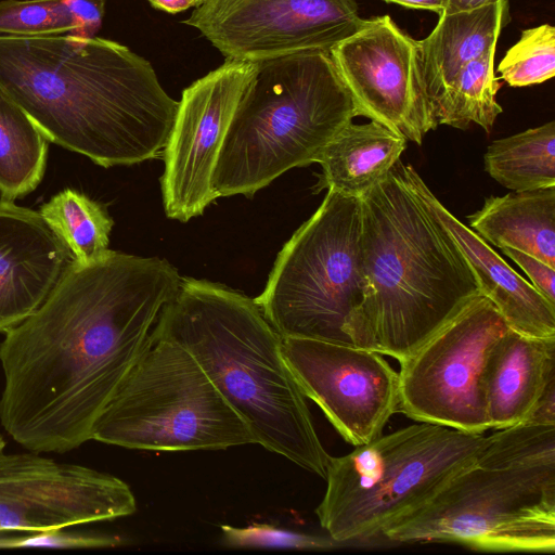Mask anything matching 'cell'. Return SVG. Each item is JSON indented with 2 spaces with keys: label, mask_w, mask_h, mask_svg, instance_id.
Instances as JSON below:
<instances>
[{
  "label": "cell",
  "mask_w": 555,
  "mask_h": 555,
  "mask_svg": "<svg viewBox=\"0 0 555 555\" xmlns=\"http://www.w3.org/2000/svg\"><path fill=\"white\" fill-rule=\"evenodd\" d=\"M364 22L356 0H204L182 23L227 59L259 62L330 51Z\"/></svg>",
  "instance_id": "11"
},
{
  "label": "cell",
  "mask_w": 555,
  "mask_h": 555,
  "mask_svg": "<svg viewBox=\"0 0 555 555\" xmlns=\"http://www.w3.org/2000/svg\"><path fill=\"white\" fill-rule=\"evenodd\" d=\"M49 140L0 87V195L14 201L33 192L47 165Z\"/></svg>",
  "instance_id": "22"
},
{
  "label": "cell",
  "mask_w": 555,
  "mask_h": 555,
  "mask_svg": "<svg viewBox=\"0 0 555 555\" xmlns=\"http://www.w3.org/2000/svg\"><path fill=\"white\" fill-rule=\"evenodd\" d=\"M364 289L361 199L327 190L279 253L254 300L282 338L352 344L344 325Z\"/></svg>",
  "instance_id": "9"
},
{
  "label": "cell",
  "mask_w": 555,
  "mask_h": 555,
  "mask_svg": "<svg viewBox=\"0 0 555 555\" xmlns=\"http://www.w3.org/2000/svg\"><path fill=\"white\" fill-rule=\"evenodd\" d=\"M256 63L227 59L182 92L163 151L162 193L168 218L186 222L217 198L212 175L236 106Z\"/></svg>",
  "instance_id": "15"
},
{
  "label": "cell",
  "mask_w": 555,
  "mask_h": 555,
  "mask_svg": "<svg viewBox=\"0 0 555 555\" xmlns=\"http://www.w3.org/2000/svg\"><path fill=\"white\" fill-rule=\"evenodd\" d=\"M4 446H5V442H4L3 438L0 436V451H3Z\"/></svg>",
  "instance_id": "35"
},
{
  "label": "cell",
  "mask_w": 555,
  "mask_h": 555,
  "mask_svg": "<svg viewBox=\"0 0 555 555\" xmlns=\"http://www.w3.org/2000/svg\"><path fill=\"white\" fill-rule=\"evenodd\" d=\"M78 24L64 0L0 2V36L47 37L75 35Z\"/></svg>",
  "instance_id": "27"
},
{
  "label": "cell",
  "mask_w": 555,
  "mask_h": 555,
  "mask_svg": "<svg viewBox=\"0 0 555 555\" xmlns=\"http://www.w3.org/2000/svg\"><path fill=\"white\" fill-rule=\"evenodd\" d=\"M489 440L417 422L330 456L326 490L315 508L321 527L338 544L383 535L475 463Z\"/></svg>",
  "instance_id": "7"
},
{
  "label": "cell",
  "mask_w": 555,
  "mask_h": 555,
  "mask_svg": "<svg viewBox=\"0 0 555 555\" xmlns=\"http://www.w3.org/2000/svg\"><path fill=\"white\" fill-rule=\"evenodd\" d=\"M150 4L168 13H179L192 7H196L195 0H147Z\"/></svg>",
  "instance_id": "33"
},
{
  "label": "cell",
  "mask_w": 555,
  "mask_h": 555,
  "mask_svg": "<svg viewBox=\"0 0 555 555\" xmlns=\"http://www.w3.org/2000/svg\"><path fill=\"white\" fill-rule=\"evenodd\" d=\"M405 146L403 135L376 120L351 121L323 151L317 191L361 198L389 175Z\"/></svg>",
  "instance_id": "19"
},
{
  "label": "cell",
  "mask_w": 555,
  "mask_h": 555,
  "mask_svg": "<svg viewBox=\"0 0 555 555\" xmlns=\"http://www.w3.org/2000/svg\"><path fill=\"white\" fill-rule=\"evenodd\" d=\"M221 532L222 544L229 547L327 550L338 544L328 535L297 532L258 522L246 527L222 525Z\"/></svg>",
  "instance_id": "28"
},
{
  "label": "cell",
  "mask_w": 555,
  "mask_h": 555,
  "mask_svg": "<svg viewBox=\"0 0 555 555\" xmlns=\"http://www.w3.org/2000/svg\"><path fill=\"white\" fill-rule=\"evenodd\" d=\"M360 115L418 145L438 127L423 76L417 40L389 15L365 20L330 50Z\"/></svg>",
  "instance_id": "13"
},
{
  "label": "cell",
  "mask_w": 555,
  "mask_h": 555,
  "mask_svg": "<svg viewBox=\"0 0 555 555\" xmlns=\"http://www.w3.org/2000/svg\"><path fill=\"white\" fill-rule=\"evenodd\" d=\"M509 330L483 295L400 362L399 412L415 422L466 433L490 429L485 373L490 352Z\"/></svg>",
  "instance_id": "10"
},
{
  "label": "cell",
  "mask_w": 555,
  "mask_h": 555,
  "mask_svg": "<svg viewBox=\"0 0 555 555\" xmlns=\"http://www.w3.org/2000/svg\"><path fill=\"white\" fill-rule=\"evenodd\" d=\"M181 280L158 257L108 250L89 264L74 261L0 343L5 431L38 453L92 440L94 423L147 348Z\"/></svg>",
  "instance_id": "1"
},
{
  "label": "cell",
  "mask_w": 555,
  "mask_h": 555,
  "mask_svg": "<svg viewBox=\"0 0 555 555\" xmlns=\"http://www.w3.org/2000/svg\"><path fill=\"white\" fill-rule=\"evenodd\" d=\"M0 87L49 141L105 168L159 157L179 106L144 57L70 34L0 36Z\"/></svg>",
  "instance_id": "2"
},
{
  "label": "cell",
  "mask_w": 555,
  "mask_h": 555,
  "mask_svg": "<svg viewBox=\"0 0 555 555\" xmlns=\"http://www.w3.org/2000/svg\"><path fill=\"white\" fill-rule=\"evenodd\" d=\"M152 336L190 352L258 444L325 478L331 455L286 362L282 337L254 299L224 285L182 279Z\"/></svg>",
  "instance_id": "4"
},
{
  "label": "cell",
  "mask_w": 555,
  "mask_h": 555,
  "mask_svg": "<svg viewBox=\"0 0 555 555\" xmlns=\"http://www.w3.org/2000/svg\"><path fill=\"white\" fill-rule=\"evenodd\" d=\"M286 362L306 398L352 446L383 434L399 412V373L383 354L349 343L282 338Z\"/></svg>",
  "instance_id": "14"
},
{
  "label": "cell",
  "mask_w": 555,
  "mask_h": 555,
  "mask_svg": "<svg viewBox=\"0 0 555 555\" xmlns=\"http://www.w3.org/2000/svg\"><path fill=\"white\" fill-rule=\"evenodd\" d=\"M202 1H204V0H195L196 5H198Z\"/></svg>",
  "instance_id": "36"
},
{
  "label": "cell",
  "mask_w": 555,
  "mask_h": 555,
  "mask_svg": "<svg viewBox=\"0 0 555 555\" xmlns=\"http://www.w3.org/2000/svg\"><path fill=\"white\" fill-rule=\"evenodd\" d=\"M500 79L511 87L544 82L555 74V27L542 24L521 31L498 66Z\"/></svg>",
  "instance_id": "26"
},
{
  "label": "cell",
  "mask_w": 555,
  "mask_h": 555,
  "mask_svg": "<svg viewBox=\"0 0 555 555\" xmlns=\"http://www.w3.org/2000/svg\"><path fill=\"white\" fill-rule=\"evenodd\" d=\"M393 169L403 184L434 215L457 245L480 287L508 327L534 338H555V305L518 274L478 234L456 219L411 166Z\"/></svg>",
  "instance_id": "17"
},
{
  "label": "cell",
  "mask_w": 555,
  "mask_h": 555,
  "mask_svg": "<svg viewBox=\"0 0 555 555\" xmlns=\"http://www.w3.org/2000/svg\"><path fill=\"white\" fill-rule=\"evenodd\" d=\"M555 386V338H534L508 330L492 348L485 373L490 428L528 420L548 388Z\"/></svg>",
  "instance_id": "18"
},
{
  "label": "cell",
  "mask_w": 555,
  "mask_h": 555,
  "mask_svg": "<svg viewBox=\"0 0 555 555\" xmlns=\"http://www.w3.org/2000/svg\"><path fill=\"white\" fill-rule=\"evenodd\" d=\"M501 249L524 270L532 286L552 305H555V268L527 253L509 247Z\"/></svg>",
  "instance_id": "29"
},
{
  "label": "cell",
  "mask_w": 555,
  "mask_h": 555,
  "mask_svg": "<svg viewBox=\"0 0 555 555\" xmlns=\"http://www.w3.org/2000/svg\"><path fill=\"white\" fill-rule=\"evenodd\" d=\"M75 261L39 211L0 199V333L33 314Z\"/></svg>",
  "instance_id": "16"
},
{
  "label": "cell",
  "mask_w": 555,
  "mask_h": 555,
  "mask_svg": "<svg viewBox=\"0 0 555 555\" xmlns=\"http://www.w3.org/2000/svg\"><path fill=\"white\" fill-rule=\"evenodd\" d=\"M75 17L78 29L74 36L92 38L102 25L105 0H64Z\"/></svg>",
  "instance_id": "30"
},
{
  "label": "cell",
  "mask_w": 555,
  "mask_h": 555,
  "mask_svg": "<svg viewBox=\"0 0 555 555\" xmlns=\"http://www.w3.org/2000/svg\"><path fill=\"white\" fill-rule=\"evenodd\" d=\"M495 48L473 60L434 102L436 121L457 129L477 124L490 133L503 112L496 101L500 88L494 75Z\"/></svg>",
  "instance_id": "24"
},
{
  "label": "cell",
  "mask_w": 555,
  "mask_h": 555,
  "mask_svg": "<svg viewBox=\"0 0 555 555\" xmlns=\"http://www.w3.org/2000/svg\"><path fill=\"white\" fill-rule=\"evenodd\" d=\"M467 220L485 242L555 268V186L489 196Z\"/></svg>",
  "instance_id": "21"
},
{
  "label": "cell",
  "mask_w": 555,
  "mask_h": 555,
  "mask_svg": "<svg viewBox=\"0 0 555 555\" xmlns=\"http://www.w3.org/2000/svg\"><path fill=\"white\" fill-rule=\"evenodd\" d=\"M478 460L383 535L487 552L555 551V424L496 429Z\"/></svg>",
  "instance_id": "5"
},
{
  "label": "cell",
  "mask_w": 555,
  "mask_h": 555,
  "mask_svg": "<svg viewBox=\"0 0 555 555\" xmlns=\"http://www.w3.org/2000/svg\"><path fill=\"white\" fill-rule=\"evenodd\" d=\"M360 199L365 289L344 332L400 363L481 292L455 242L393 168Z\"/></svg>",
  "instance_id": "3"
},
{
  "label": "cell",
  "mask_w": 555,
  "mask_h": 555,
  "mask_svg": "<svg viewBox=\"0 0 555 555\" xmlns=\"http://www.w3.org/2000/svg\"><path fill=\"white\" fill-rule=\"evenodd\" d=\"M92 440L164 452L257 443L190 352L152 334L94 423Z\"/></svg>",
  "instance_id": "8"
},
{
  "label": "cell",
  "mask_w": 555,
  "mask_h": 555,
  "mask_svg": "<svg viewBox=\"0 0 555 555\" xmlns=\"http://www.w3.org/2000/svg\"><path fill=\"white\" fill-rule=\"evenodd\" d=\"M501 0H444L442 14L473 11Z\"/></svg>",
  "instance_id": "31"
},
{
  "label": "cell",
  "mask_w": 555,
  "mask_h": 555,
  "mask_svg": "<svg viewBox=\"0 0 555 555\" xmlns=\"http://www.w3.org/2000/svg\"><path fill=\"white\" fill-rule=\"evenodd\" d=\"M255 63L214 170L217 197L251 196L285 171L319 163L334 137L361 116L330 51Z\"/></svg>",
  "instance_id": "6"
},
{
  "label": "cell",
  "mask_w": 555,
  "mask_h": 555,
  "mask_svg": "<svg viewBox=\"0 0 555 555\" xmlns=\"http://www.w3.org/2000/svg\"><path fill=\"white\" fill-rule=\"evenodd\" d=\"M135 511L132 490L118 477L33 451H0V532L59 531Z\"/></svg>",
  "instance_id": "12"
},
{
  "label": "cell",
  "mask_w": 555,
  "mask_h": 555,
  "mask_svg": "<svg viewBox=\"0 0 555 555\" xmlns=\"http://www.w3.org/2000/svg\"><path fill=\"white\" fill-rule=\"evenodd\" d=\"M386 2L397 3L405 8L415 10H427L439 15L442 14L444 0H385Z\"/></svg>",
  "instance_id": "32"
},
{
  "label": "cell",
  "mask_w": 555,
  "mask_h": 555,
  "mask_svg": "<svg viewBox=\"0 0 555 555\" xmlns=\"http://www.w3.org/2000/svg\"><path fill=\"white\" fill-rule=\"evenodd\" d=\"M506 14L507 0L473 11L441 14L433 31L417 40L431 104L464 66L496 47Z\"/></svg>",
  "instance_id": "20"
},
{
  "label": "cell",
  "mask_w": 555,
  "mask_h": 555,
  "mask_svg": "<svg viewBox=\"0 0 555 555\" xmlns=\"http://www.w3.org/2000/svg\"><path fill=\"white\" fill-rule=\"evenodd\" d=\"M485 170L512 191L555 186V121L493 141Z\"/></svg>",
  "instance_id": "23"
},
{
  "label": "cell",
  "mask_w": 555,
  "mask_h": 555,
  "mask_svg": "<svg viewBox=\"0 0 555 555\" xmlns=\"http://www.w3.org/2000/svg\"><path fill=\"white\" fill-rule=\"evenodd\" d=\"M39 212L69 248L76 262L89 264L106 255L113 219L105 207L87 195L65 189Z\"/></svg>",
  "instance_id": "25"
},
{
  "label": "cell",
  "mask_w": 555,
  "mask_h": 555,
  "mask_svg": "<svg viewBox=\"0 0 555 555\" xmlns=\"http://www.w3.org/2000/svg\"><path fill=\"white\" fill-rule=\"evenodd\" d=\"M7 538L8 535H4V532H0V547H3Z\"/></svg>",
  "instance_id": "34"
}]
</instances>
